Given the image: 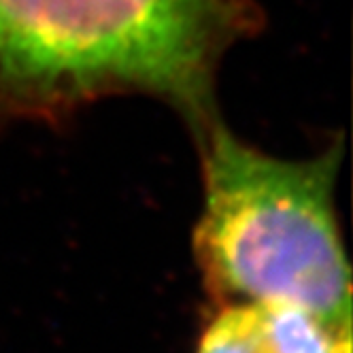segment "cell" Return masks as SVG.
<instances>
[{
    "label": "cell",
    "instance_id": "cell-1",
    "mask_svg": "<svg viewBox=\"0 0 353 353\" xmlns=\"http://www.w3.org/2000/svg\"><path fill=\"white\" fill-rule=\"evenodd\" d=\"M258 26L251 0H0V117L147 94L198 132L217 117L219 62Z\"/></svg>",
    "mask_w": 353,
    "mask_h": 353
},
{
    "label": "cell",
    "instance_id": "cell-2",
    "mask_svg": "<svg viewBox=\"0 0 353 353\" xmlns=\"http://www.w3.org/2000/svg\"><path fill=\"white\" fill-rule=\"evenodd\" d=\"M196 134L203 209L194 256L221 305L292 302L351 334V272L336 219L341 143L285 160L215 117Z\"/></svg>",
    "mask_w": 353,
    "mask_h": 353
},
{
    "label": "cell",
    "instance_id": "cell-3",
    "mask_svg": "<svg viewBox=\"0 0 353 353\" xmlns=\"http://www.w3.org/2000/svg\"><path fill=\"white\" fill-rule=\"evenodd\" d=\"M198 353H274L256 302L221 305L200 339Z\"/></svg>",
    "mask_w": 353,
    "mask_h": 353
}]
</instances>
